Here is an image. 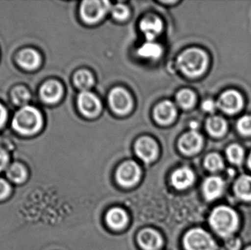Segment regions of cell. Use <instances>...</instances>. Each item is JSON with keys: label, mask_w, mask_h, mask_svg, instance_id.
<instances>
[{"label": "cell", "mask_w": 251, "mask_h": 250, "mask_svg": "<svg viewBox=\"0 0 251 250\" xmlns=\"http://www.w3.org/2000/svg\"><path fill=\"white\" fill-rule=\"evenodd\" d=\"M44 125L43 116L35 107H22L13 117L12 126L19 135L32 136L42 129Z\"/></svg>", "instance_id": "6da1fadb"}, {"label": "cell", "mask_w": 251, "mask_h": 250, "mask_svg": "<svg viewBox=\"0 0 251 250\" xmlns=\"http://www.w3.org/2000/svg\"><path fill=\"white\" fill-rule=\"evenodd\" d=\"M180 70L190 77L200 76L208 66L206 53L199 48H193L184 51L177 60Z\"/></svg>", "instance_id": "7a4b0ae2"}, {"label": "cell", "mask_w": 251, "mask_h": 250, "mask_svg": "<svg viewBox=\"0 0 251 250\" xmlns=\"http://www.w3.org/2000/svg\"><path fill=\"white\" fill-rule=\"evenodd\" d=\"M211 226L223 237H228L237 230L239 225L237 213L226 206L215 208L209 218Z\"/></svg>", "instance_id": "3957f363"}, {"label": "cell", "mask_w": 251, "mask_h": 250, "mask_svg": "<svg viewBox=\"0 0 251 250\" xmlns=\"http://www.w3.org/2000/svg\"><path fill=\"white\" fill-rule=\"evenodd\" d=\"M186 250H216L217 245L210 235L201 229L190 230L184 237Z\"/></svg>", "instance_id": "277c9868"}, {"label": "cell", "mask_w": 251, "mask_h": 250, "mask_svg": "<svg viewBox=\"0 0 251 250\" xmlns=\"http://www.w3.org/2000/svg\"><path fill=\"white\" fill-rule=\"evenodd\" d=\"M111 4L108 1H85L81 5V16L87 23H96L101 20L111 10Z\"/></svg>", "instance_id": "5b68a950"}, {"label": "cell", "mask_w": 251, "mask_h": 250, "mask_svg": "<svg viewBox=\"0 0 251 250\" xmlns=\"http://www.w3.org/2000/svg\"><path fill=\"white\" fill-rule=\"evenodd\" d=\"M109 101L112 109L118 114H126L132 107L131 96L126 91L122 88L112 90L109 95Z\"/></svg>", "instance_id": "8992f818"}, {"label": "cell", "mask_w": 251, "mask_h": 250, "mask_svg": "<svg viewBox=\"0 0 251 250\" xmlns=\"http://www.w3.org/2000/svg\"><path fill=\"white\" fill-rule=\"evenodd\" d=\"M217 106L224 113L234 114L243 107V98L240 92L229 90L219 97Z\"/></svg>", "instance_id": "52a82bcc"}, {"label": "cell", "mask_w": 251, "mask_h": 250, "mask_svg": "<svg viewBox=\"0 0 251 250\" xmlns=\"http://www.w3.org/2000/svg\"><path fill=\"white\" fill-rule=\"evenodd\" d=\"M77 103L81 113L87 117H95L101 111L100 99L89 91H82L78 96Z\"/></svg>", "instance_id": "ba28073f"}, {"label": "cell", "mask_w": 251, "mask_h": 250, "mask_svg": "<svg viewBox=\"0 0 251 250\" xmlns=\"http://www.w3.org/2000/svg\"><path fill=\"white\" fill-rule=\"evenodd\" d=\"M140 170L134 161H128L120 166L116 178L118 182L125 187H130L135 184L140 179Z\"/></svg>", "instance_id": "9c48e42d"}, {"label": "cell", "mask_w": 251, "mask_h": 250, "mask_svg": "<svg viewBox=\"0 0 251 250\" xmlns=\"http://www.w3.org/2000/svg\"><path fill=\"white\" fill-rule=\"evenodd\" d=\"M137 155L145 162H151L156 159L158 153V147L151 138L145 136L140 138L135 144Z\"/></svg>", "instance_id": "30bf717a"}, {"label": "cell", "mask_w": 251, "mask_h": 250, "mask_svg": "<svg viewBox=\"0 0 251 250\" xmlns=\"http://www.w3.org/2000/svg\"><path fill=\"white\" fill-rule=\"evenodd\" d=\"M178 145L181 152L192 155L200 151L203 145V138L196 131L192 130L181 136Z\"/></svg>", "instance_id": "8fae6325"}, {"label": "cell", "mask_w": 251, "mask_h": 250, "mask_svg": "<svg viewBox=\"0 0 251 250\" xmlns=\"http://www.w3.org/2000/svg\"><path fill=\"white\" fill-rule=\"evenodd\" d=\"M140 27L148 41H153L162 32V22L156 16H148L141 21Z\"/></svg>", "instance_id": "7c38bea8"}, {"label": "cell", "mask_w": 251, "mask_h": 250, "mask_svg": "<svg viewBox=\"0 0 251 250\" xmlns=\"http://www.w3.org/2000/svg\"><path fill=\"white\" fill-rule=\"evenodd\" d=\"M40 95L48 104H55L63 95V88L58 82L49 81L41 86Z\"/></svg>", "instance_id": "4fadbf2b"}, {"label": "cell", "mask_w": 251, "mask_h": 250, "mask_svg": "<svg viewBox=\"0 0 251 250\" xmlns=\"http://www.w3.org/2000/svg\"><path fill=\"white\" fill-rule=\"evenodd\" d=\"M17 62L22 68L26 70H34L39 67L41 58L35 50L25 48L18 54Z\"/></svg>", "instance_id": "5bb4252c"}, {"label": "cell", "mask_w": 251, "mask_h": 250, "mask_svg": "<svg viewBox=\"0 0 251 250\" xmlns=\"http://www.w3.org/2000/svg\"><path fill=\"white\" fill-rule=\"evenodd\" d=\"M176 116V108L171 101L160 103L155 109V120L160 124H169Z\"/></svg>", "instance_id": "9a60e30c"}, {"label": "cell", "mask_w": 251, "mask_h": 250, "mask_svg": "<svg viewBox=\"0 0 251 250\" xmlns=\"http://www.w3.org/2000/svg\"><path fill=\"white\" fill-rule=\"evenodd\" d=\"M138 242L145 250H157L162 244L159 233L151 229H146L138 235Z\"/></svg>", "instance_id": "2e32d148"}, {"label": "cell", "mask_w": 251, "mask_h": 250, "mask_svg": "<svg viewBox=\"0 0 251 250\" xmlns=\"http://www.w3.org/2000/svg\"><path fill=\"white\" fill-rule=\"evenodd\" d=\"M195 180L193 172L187 167H181L174 172L171 181L177 189H185L193 184Z\"/></svg>", "instance_id": "e0dca14e"}, {"label": "cell", "mask_w": 251, "mask_h": 250, "mask_svg": "<svg viewBox=\"0 0 251 250\" xmlns=\"http://www.w3.org/2000/svg\"><path fill=\"white\" fill-rule=\"evenodd\" d=\"M224 189V182L221 178L210 177L203 183V192L207 201H214L222 195Z\"/></svg>", "instance_id": "ac0fdd59"}, {"label": "cell", "mask_w": 251, "mask_h": 250, "mask_svg": "<svg viewBox=\"0 0 251 250\" xmlns=\"http://www.w3.org/2000/svg\"><path fill=\"white\" fill-rule=\"evenodd\" d=\"M106 220L110 227L116 230H120L126 225L127 216L124 210L115 208L107 213Z\"/></svg>", "instance_id": "d6986e66"}, {"label": "cell", "mask_w": 251, "mask_h": 250, "mask_svg": "<svg viewBox=\"0 0 251 250\" xmlns=\"http://www.w3.org/2000/svg\"><path fill=\"white\" fill-rule=\"evenodd\" d=\"M162 48L159 44L148 41L139 48L137 54L140 57L149 60H156L162 55Z\"/></svg>", "instance_id": "ffe728a7"}, {"label": "cell", "mask_w": 251, "mask_h": 250, "mask_svg": "<svg viewBox=\"0 0 251 250\" xmlns=\"http://www.w3.org/2000/svg\"><path fill=\"white\" fill-rule=\"evenodd\" d=\"M234 192L240 199L251 201V177L243 176L240 177L234 185Z\"/></svg>", "instance_id": "44dd1931"}, {"label": "cell", "mask_w": 251, "mask_h": 250, "mask_svg": "<svg viewBox=\"0 0 251 250\" xmlns=\"http://www.w3.org/2000/svg\"><path fill=\"white\" fill-rule=\"evenodd\" d=\"M206 129L214 136H221L226 132L227 123L219 116H212L206 121Z\"/></svg>", "instance_id": "7402d4cb"}, {"label": "cell", "mask_w": 251, "mask_h": 250, "mask_svg": "<svg viewBox=\"0 0 251 250\" xmlns=\"http://www.w3.org/2000/svg\"><path fill=\"white\" fill-rule=\"evenodd\" d=\"M94 77L89 71L81 70L76 72L75 76V83L82 91H88L94 85Z\"/></svg>", "instance_id": "603a6c76"}, {"label": "cell", "mask_w": 251, "mask_h": 250, "mask_svg": "<svg viewBox=\"0 0 251 250\" xmlns=\"http://www.w3.org/2000/svg\"><path fill=\"white\" fill-rule=\"evenodd\" d=\"M7 176L14 183H23L26 179V169L22 164L14 163L7 169Z\"/></svg>", "instance_id": "cb8c5ba5"}, {"label": "cell", "mask_w": 251, "mask_h": 250, "mask_svg": "<svg viewBox=\"0 0 251 250\" xmlns=\"http://www.w3.org/2000/svg\"><path fill=\"white\" fill-rule=\"evenodd\" d=\"M12 100L16 105L26 107L30 100V93L24 87H17L12 91Z\"/></svg>", "instance_id": "d4e9b609"}, {"label": "cell", "mask_w": 251, "mask_h": 250, "mask_svg": "<svg viewBox=\"0 0 251 250\" xmlns=\"http://www.w3.org/2000/svg\"><path fill=\"white\" fill-rule=\"evenodd\" d=\"M176 101L183 109H190L196 103V95L190 90H182L177 94Z\"/></svg>", "instance_id": "484cf974"}, {"label": "cell", "mask_w": 251, "mask_h": 250, "mask_svg": "<svg viewBox=\"0 0 251 250\" xmlns=\"http://www.w3.org/2000/svg\"><path fill=\"white\" fill-rule=\"evenodd\" d=\"M226 155L228 160L231 163L240 164L243 162V159H244V151L241 146L234 144V145H230L228 147L226 151Z\"/></svg>", "instance_id": "4316f807"}, {"label": "cell", "mask_w": 251, "mask_h": 250, "mask_svg": "<svg viewBox=\"0 0 251 250\" xmlns=\"http://www.w3.org/2000/svg\"><path fill=\"white\" fill-rule=\"evenodd\" d=\"M205 167L212 172L219 171L224 167V161L218 154H211L206 157L204 161Z\"/></svg>", "instance_id": "83f0119b"}, {"label": "cell", "mask_w": 251, "mask_h": 250, "mask_svg": "<svg viewBox=\"0 0 251 250\" xmlns=\"http://www.w3.org/2000/svg\"><path fill=\"white\" fill-rule=\"evenodd\" d=\"M111 13L113 17L118 20L123 21L128 18L129 15L128 7L125 4H117L111 7Z\"/></svg>", "instance_id": "f1b7e54d"}, {"label": "cell", "mask_w": 251, "mask_h": 250, "mask_svg": "<svg viewBox=\"0 0 251 250\" xmlns=\"http://www.w3.org/2000/svg\"><path fill=\"white\" fill-rule=\"evenodd\" d=\"M239 132L245 136L251 135V116L246 115L239 120L237 123Z\"/></svg>", "instance_id": "f546056e"}, {"label": "cell", "mask_w": 251, "mask_h": 250, "mask_svg": "<svg viewBox=\"0 0 251 250\" xmlns=\"http://www.w3.org/2000/svg\"><path fill=\"white\" fill-rule=\"evenodd\" d=\"M10 192V187L5 181L0 179V201L5 199Z\"/></svg>", "instance_id": "4dcf8cb0"}, {"label": "cell", "mask_w": 251, "mask_h": 250, "mask_svg": "<svg viewBox=\"0 0 251 250\" xmlns=\"http://www.w3.org/2000/svg\"><path fill=\"white\" fill-rule=\"evenodd\" d=\"M8 155L3 148L0 147V172L5 168L8 163Z\"/></svg>", "instance_id": "1f68e13d"}, {"label": "cell", "mask_w": 251, "mask_h": 250, "mask_svg": "<svg viewBox=\"0 0 251 250\" xmlns=\"http://www.w3.org/2000/svg\"><path fill=\"white\" fill-rule=\"evenodd\" d=\"M217 104L212 100H206L202 104V109L206 113H213L216 110Z\"/></svg>", "instance_id": "d6a6232c"}, {"label": "cell", "mask_w": 251, "mask_h": 250, "mask_svg": "<svg viewBox=\"0 0 251 250\" xmlns=\"http://www.w3.org/2000/svg\"><path fill=\"white\" fill-rule=\"evenodd\" d=\"M7 112L5 107L0 104V129L4 126V123L7 121Z\"/></svg>", "instance_id": "836d02e7"}, {"label": "cell", "mask_w": 251, "mask_h": 250, "mask_svg": "<svg viewBox=\"0 0 251 250\" xmlns=\"http://www.w3.org/2000/svg\"><path fill=\"white\" fill-rule=\"evenodd\" d=\"M249 167H250V168L251 169V153L250 156H249Z\"/></svg>", "instance_id": "e575fe53"}, {"label": "cell", "mask_w": 251, "mask_h": 250, "mask_svg": "<svg viewBox=\"0 0 251 250\" xmlns=\"http://www.w3.org/2000/svg\"><path fill=\"white\" fill-rule=\"evenodd\" d=\"M246 250H251V247L250 248H247Z\"/></svg>", "instance_id": "d590c367"}]
</instances>
